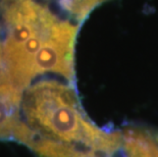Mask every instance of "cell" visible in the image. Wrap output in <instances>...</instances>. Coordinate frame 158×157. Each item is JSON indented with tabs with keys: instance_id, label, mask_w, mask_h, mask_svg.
<instances>
[{
	"instance_id": "obj_2",
	"label": "cell",
	"mask_w": 158,
	"mask_h": 157,
	"mask_svg": "<svg viewBox=\"0 0 158 157\" xmlns=\"http://www.w3.org/2000/svg\"><path fill=\"white\" fill-rule=\"evenodd\" d=\"M22 121L47 139L79 144L112 155L123 146V134L107 132L84 114L73 87L47 80L29 86L23 94Z\"/></svg>"
},
{
	"instance_id": "obj_5",
	"label": "cell",
	"mask_w": 158,
	"mask_h": 157,
	"mask_svg": "<svg viewBox=\"0 0 158 157\" xmlns=\"http://www.w3.org/2000/svg\"><path fill=\"white\" fill-rule=\"evenodd\" d=\"M123 146L124 157H158V140L143 130H126Z\"/></svg>"
},
{
	"instance_id": "obj_6",
	"label": "cell",
	"mask_w": 158,
	"mask_h": 157,
	"mask_svg": "<svg viewBox=\"0 0 158 157\" xmlns=\"http://www.w3.org/2000/svg\"><path fill=\"white\" fill-rule=\"evenodd\" d=\"M109 0H58L62 10L79 23L84 22L94 9Z\"/></svg>"
},
{
	"instance_id": "obj_4",
	"label": "cell",
	"mask_w": 158,
	"mask_h": 157,
	"mask_svg": "<svg viewBox=\"0 0 158 157\" xmlns=\"http://www.w3.org/2000/svg\"><path fill=\"white\" fill-rule=\"evenodd\" d=\"M23 92L9 83L0 81V139L13 138L21 122Z\"/></svg>"
},
{
	"instance_id": "obj_3",
	"label": "cell",
	"mask_w": 158,
	"mask_h": 157,
	"mask_svg": "<svg viewBox=\"0 0 158 157\" xmlns=\"http://www.w3.org/2000/svg\"><path fill=\"white\" fill-rule=\"evenodd\" d=\"M13 139L30 147L40 157H98L89 148H78L76 144L39 136L23 121L19 122Z\"/></svg>"
},
{
	"instance_id": "obj_1",
	"label": "cell",
	"mask_w": 158,
	"mask_h": 157,
	"mask_svg": "<svg viewBox=\"0 0 158 157\" xmlns=\"http://www.w3.org/2000/svg\"><path fill=\"white\" fill-rule=\"evenodd\" d=\"M1 10L0 81L23 92L36 76L48 72L73 81L78 25L59 19L34 0H4Z\"/></svg>"
},
{
	"instance_id": "obj_7",
	"label": "cell",
	"mask_w": 158,
	"mask_h": 157,
	"mask_svg": "<svg viewBox=\"0 0 158 157\" xmlns=\"http://www.w3.org/2000/svg\"><path fill=\"white\" fill-rule=\"evenodd\" d=\"M1 37V35H0ZM1 55H2V41L0 40V68H1Z\"/></svg>"
}]
</instances>
